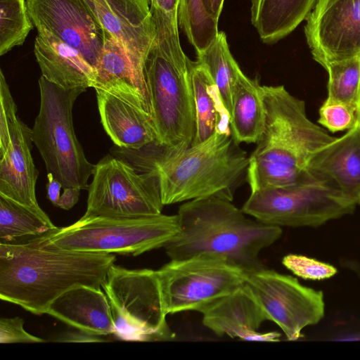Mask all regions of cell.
Instances as JSON below:
<instances>
[{
	"label": "cell",
	"instance_id": "obj_26",
	"mask_svg": "<svg viewBox=\"0 0 360 360\" xmlns=\"http://www.w3.org/2000/svg\"><path fill=\"white\" fill-rule=\"evenodd\" d=\"M56 228L48 215L0 195V243H20Z\"/></svg>",
	"mask_w": 360,
	"mask_h": 360
},
{
	"label": "cell",
	"instance_id": "obj_12",
	"mask_svg": "<svg viewBox=\"0 0 360 360\" xmlns=\"http://www.w3.org/2000/svg\"><path fill=\"white\" fill-rule=\"evenodd\" d=\"M245 283L267 320L276 323L288 340H297L304 328L317 324L324 316L322 291L301 284L295 277L262 268L248 271Z\"/></svg>",
	"mask_w": 360,
	"mask_h": 360
},
{
	"label": "cell",
	"instance_id": "obj_4",
	"mask_svg": "<svg viewBox=\"0 0 360 360\" xmlns=\"http://www.w3.org/2000/svg\"><path fill=\"white\" fill-rule=\"evenodd\" d=\"M179 231L164 248L170 259L210 254L250 271L264 268L259 255L282 235L281 227L251 219L231 200L207 197L185 202Z\"/></svg>",
	"mask_w": 360,
	"mask_h": 360
},
{
	"label": "cell",
	"instance_id": "obj_19",
	"mask_svg": "<svg viewBox=\"0 0 360 360\" xmlns=\"http://www.w3.org/2000/svg\"><path fill=\"white\" fill-rule=\"evenodd\" d=\"M34 53L41 76L65 89L94 87L95 68L83 55L47 30H37Z\"/></svg>",
	"mask_w": 360,
	"mask_h": 360
},
{
	"label": "cell",
	"instance_id": "obj_27",
	"mask_svg": "<svg viewBox=\"0 0 360 360\" xmlns=\"http://www.w3.org/2000/svg\"><path fill=\"white\" fill-rule=\"evenodd\" d=\"M196 54L197 60L207 68L221 105L229 117L233 90L240 68L230 51L225 32L219 31L211 44Z\"/></svg>",
	"mask_w": 360,
	"mask_h": 360
},
{
	"label": "cell",
	"instance_id": "obj_15",
	"mask_svg": "<svg viewBox=\"0 0 360 360\" xmlns=\"http://www.w3.org/2000/svg\"><path fill=\"white\" fill-rule=\"evenodd\" d=\"M144 64L145 60L108 33L95 68L93 88L112 94L151 115Z\"/></svg>",
	"mask_w": 360,
	"mask_h": 360
},
{
	"label": "cell",
	"instance_id": "obj_36",
	"mask_svg": "<svg viewBox=\"0 0 360 360\" xmlns=\"http://www.w3.org/2000/svg\"><path fill=\"white\" fill-rule=\"evenodd\" d=\"M80 191L75 188H63L56 207L65 210L73 207L79 200Z\"/></svg>",
	"mask_w": 360,
	"mask_h": 360
},
{
	"label": "cell",
	"instance_id": "obj_18",
	"mask_svg": "<svg viewBox=\"0 0 360 360\" xmlns=\"http://www.w3.org/2000/svg\"><path fill=\"white\" fill-rule=\"evenodd\" d=\"M308 172L360 205V118L312 158Z\"/></svg>",
	"mask_w": 360,
	"mask_h": 360
},
{
	"label": "cell",
	"instance_id": "obj_35",
	"mask_svg": "<svg viewBox=\"0 0 360 360\" xmlns=\"http://www.w3.org/2000/svg\"><path fill=\"white\" fill-rule=\"evenodd\" d=\"M54 341L63 342H105L106 340L101 338V335L90 334L77 329L76 331H70L61 335L58 339H56Z\"/></svg>",
	"mask_w": 360,
	"mask_h": 360
},
{
	"label": "cell",
	"instance_id": "obj_32",
	"mask_svg": "<svg viewBox=\"0 0 360 360\" xmlns=\"http://www.w3.org/2000/svg\"><path fill=\"white\" fill-rule=\"evenodd\" d=\"M282 264L294 275L305 280H325L338 272L332 264L300 255H287L283 258Z\"/></svg>",
	"mask_w": 360,
	"mask_h": 360
},
{
	"label": "cell",
	"instance_id": "obj_31",
	"mask_svg": "<svg viewBox=\"0 0 360 360\" xmlns=\"http://www.w3.org/2000/svg\"><path fill=\"white\" fill-rule=\"evenodd\" d=\"M319 113L318 122L333 133L349 130L359 121L356 107L328 98L321 106Z\"/></svg>",
	"mask_w": 360,
	"mask_h": 360
},
{
	"label": "cell",
	"instance_id": "obj_8",
	"mask_svg": "<svg viewBox=\"0 0 360 360\" xmlns=\"http://www.w3.org/2000/svg\"><path fill=\"white\" fill-rule=\"evenodd\" d=\"M102 287L115 325L114 335L129 341H162L174 338L166 319L157 271L128 269L115 264Z\"/></svg>",
	"mask_w": 360,
	"mask_h": 360
},
{
	"label": "cell",
	"instance_id": "obj_5",
	"mask_svg": "<svg viewBox=\"0 0 360 360\" xmlns=\"http://www.w3.org/2000/svg\"><path fill=\"white\" fill-rule=\"evenodd\" d=\"M40 108L32 140L51 173L63 188L88 189L95 165L89 162L75 135L72 109L84 88L65 89L43 76L39 79Z\"/></svg>",
	"mask_w": 360,
	"mask_h": 360
},
{
	"label": "cell",
	"instance_id": "obj_21",
	"mask_svg": "<svg viewBox=\"0 0 360 360\" xmlns=\"http://www.w3.org/2000/svg\"><path fill=\"white\" fill-rule=\"evenodd\" d=\"M205 327L219 336L250 341L266 316L250 288L244 283L202 312Z\"/></svg>",
	"mask_w": 360,
	"mask_h": 360
},
{
	"label": "cell",
	"instance_id": "obj_25",
	"mask_svg": "<svg viewBox=\"0 0 360 360\" xmlns=\"http://www.w3.org/2000/svg\"><path fill=\"white\" fill-rule=\"evenodd\" d=\"M191 77L195 108V135L191 145L203 142L219 129L230 130L229 115L220 102L214 81L206 66L190 61Z\"/></svg>",
	"mask_w": 360,
	"mask_h": 360
},
{
	"label": "cell",
	"instance_id": "obj_9",
	"mask_svg": "<svg viewBox=\"0 0 360 360\" xmlns=\"http://www.w3.org/2000/svg\"><path fill=\"white\" fill-rule=\"evenodd\" d=\"M356 206L352 200L309 172L292 185L251 191L242 210L271 226L316 227L352 214Z\"/></svg>",
	"mask_w": 360,
	"mask_h": 360
},
{
	"label": "cell",
	"instance_id": "obj_14",
	"mask_svg": "<svg viewBox=\"0 0 360 360\" xmlns=\"http://www.w3.org/2000/svg\"><path fill=\"white\" fill-rule=\"evenodd\" d=\"M26 3L37 30L50 31L96 68L108 32L83 0H26Z\"/></svg>",
	"mask_w": 360,
	"mask_h": 360
},
{
	"label": "cell",
	"instance_id": "obj_6",
	"mask_svg": "<svg viewBox=\"0 0 360 360\" xmlns=\"http://www.w3.org/2000/svg\"><path fill=\"white\" fill-rule=\"evenodd\" d=\"M179 231L176 214L117 218L82 217L49 233L50 241L66 250L136 256L164 248Z\"/></svg>",
	"mask_w": 360,
	"mask_h": 360
},
{
	"label": "cell",
	"instance_id": "obj_2",
	"mask_svg": "<svg viewBox=\"0 0 360 360\" xmlns=\"http://www.w3.org/2000/svg\"><path fill=\"white\" fill-rule=\"evenodd\" d=\"M50 232L0 243V298L36 315L46 314L53 300L73 287L101 288L115 262L114 254L60 248L50 241Z\"/></svg>",
	"mask_w": 360,
	"mask_h": 360
},
{
	"label": "cell",
	"instance_id": "obj_41",
	"mask_svg": "<svg viewBox=\"0 0 360 360\" xmlns=\"http://www.w3.org/2000/svg\"><path fill=\"white\" fill-rule=\"evenodd\" d=\"M358 114H359V117L360 118V89H359V95Z\"/></svg>",
	"mask_w": 360,
	"mask_h": 360
},
{
	"label": "cell",
	"instance_id": "obj_20",
	"mask_svg": "<svg viewBox=\"0 0 360 360\" xmlns=\"http://www.w3.org/2000/svg\"><path fill=\"white\" fill-rule=\"evenodd\" d=\"M46 314L90 334L103 336L115 332L108 300L98 288L73 287L55 299Z\"/></svg>",
	"mask_w": 360,
	"mask_h": 360
},
{
	"label": "cell",
	"instance_id": "obj_40",
	"mask_svg": "<svg viewBox=\"0 0 360 360\" xmlns=\"http://www.w3.org/2000/svg\"><path fill=\"white\" fill-rule=\"evenodd\" d=\"M341 265L360 278V261L344 259L341 262Z\"/></svg>",
	"mask_w": 360,
	"mask_h": 360
},
{
	"label": "cell",
	"instance_id": "obj_37",
	"mask_svg": "<svg viewBox=\"0 0 360 360\" xmlns=\"http://www.w3.org/2000/svg\"><path fill=\"white\" fill-rule=\"evenodd\" d=\"M150 8L162 13L179 15L181 0H148Z\"/></svg>",
	"mask_w": 360,
	"mask_h": 360
},
{
	"label": "cell",
	"instance_id": "obj_34",
	"mask_svg": "<svg viewBox=\"0 0 360 360\" xmlns=\"http://www.w3.org/2000/svg\"><path fill=\"white\" fill-rule=\"evenodd\" d=\"M23 320L18 317L0 319V342L5 343H41L45 340L32 335L23 327Z\"/></svg>",
	"mask_w": 360,
	"mask_h": 360
},
{
	"label": "cell",
	"instance_id": "obj_7",
	"mask_svg": "<svg viewBox=\"0 0 360 360\" xmlns=\"http://www.w3.org/2000/svg\"><path fill=\"white\" fill-rule=\"evenodd\" d=\"M190 61L176 60L153 41L144 64L157 143L172 149L190 146L195 108Z\"/></svg>",
	"mask_w": 360,
	"mask_h": 360
},
{
	"label": "cell",
	"instance_id": "obj_1",
	"mask_svg": "<svg viewBox=\"0 0 360 360\" xmlns=\"http://www.w3.org/2000/svg\"><path fill=\"white\" fill-rule=\"evenodd\" d=\"M110 153L153 178L164 205L207 197L232 201L249 163L231 131L221 129L185 148L172 149L154 141L139 149L115 146Z\"/></svg>",
	"mask_w": 360,
	"mask_h": 360
},
{
	"label": "cell",
	"instance_id": "obj_11",
	"mask_svg": "<svg viewBox=\"0 0 360 360\" xmlns=\"http://www.w3.org/2000/svg\"><path fill=\"white\" fill-rule=\"evenodd\" d=\"M82 217L134 218L162 214L163 203L153 178L112 153L95 165Z\"/></svg>",
	"mask_w": 360,
	"mask_h": 360
},
{
	"label": "cell",
	"instance_id": "obj_10",
	"mask_svg": "<svg viewBox=\"0 0 360 360\" xmlns=\"http://www.w3.org/2000/svg\"><path fill=\"white\" fill-rule=\"evenodd\" d=\"M167 314L202 312L245 283L248 271L210 254L171 261L156 271Z\"/></svg>",
	"mask_w": 360,
	"mask_h": 360
},
{
	"label": "cell",
	"instance_id": "obj_16",
	"mask_svg": "<svg viewBox=\"0 0 360 360\" xmlns=\"http://www.w3.org/2000/svg\"><path fill=\"white\" fill-rule=\"evenodd\" d=\"M102 27L146 60L155 37L148 0H83Z\"/></svg>",
	"mask_w": 360,
	"mask_h": 360
},
{
	"label": "cell",
	"instance_id": "obj_24",
	"mask_svg": "<svg viewBox=\"0 0 360 360\" xmlns=\"http://www.w3.org/2000/svg\"><path fill=\"white\" fill-rule=\"evenodd\" d=\"M260 85L257 78L250 79L239 71L229 115L231 134L238 143H257L263 131L265 112Z\"/></svg>",
	"mask_w": 360,
	"mask_h": 360
},
{
	"label": "cell",
	"instance_id": "obj_28",
	"mask_svg": "<svg viewBox=\"0 0 360 360\" xmlns=\"http://www.w3.org/2000/svg\"><path fill=\"white\" fill-rule=\"evenodd\" d=\"M179 25L196 53L206 49L218 34V21L205 11L202 0H181Z\"/></svg>",
	"mask_w": 360,
	"mask_h": 360
},
{
	"label": "cell",
	"instance_id": "obj_30",
	"mask_svg": "<svg viewBox=\"0 0 360 360\" xmlns=\"http://www.w3.org/2000/svg\"><path fill=\"white\" fill-rule=\"evenodd\" d=\"M325 70L328 74L327 98L358 109L360 56L330 63Z\"/></svg>",
	"mask_w": 360,
	"mask_h": 360
},
{
	"label": "cell",
	"instance_id": "obj_33",
	"mask_svg": "<svg viewBox=\"0 0 360 360\" xmlns=\"http://www.w3.org/2000/svg\"><path fill=\"white\" fill-rule=\"evenodd\" d=\"M18 108L13 98L2 70H0V156L10 142L9 125L17 115Z\"/></svg>",
	"mask_w": 360,
	"mask_h": 360
},
{
	"label": "cell",
	"instance_id": "obj_38",
	"mask_svg": "<svg viewBox=\"0 0 360 360\" xmlns=\"http://www.w3.org/2000/svg\"><path fill=\"white\" fill-rule=\"evenodd\" d=\"M46 197L54 205L57 206L60 197V190L63 188L62 184L58 181L51 173H47Z\"/></svg>",
	"mask_w": 360,
	"mask_h": 360
},
{
	"label": "cell",
	"instance_id": "obj_3",
	"mask_svg": "<svg viewBox=\"0 0 360 360\" xmlns=\"http://www.w3.org/2000/svg\"><path fill=\"white\" fill-rule=\"evenodd\" d=\"M265 123L249 156L251 191L292 185L309 174L314 155L336 137L311 121L305 103L283 85H260Z\"/></svg>",
	"mask_w": 360,
	"mask_h": 360
},
{
	"label": "cell",
	"instance_id": "obj_22",
	"mask_svg": "<svg viewBox=\"0 0 360 360\" xmlns=\"http://www.w3.org/2000/svg\"><path fill=\"white\" fill-rule=\"evenodd\" d=\"M95 90L101 122L115 146L139 149L157 141L150 113L108 91Z\"/></svg>",
	"mask_w": 360,
	"mask_h": 360
},
{
	"label": "cell",
	"instance_id": "obj_39",
	"mask_svg": "<svg viewBox=\"0 0 360 360\" xmlns=\"http://www.w3.org/2000/svg\"><path fill=\"white\" fill-rule=\"evenodd\" d=\"M206 12L218 21L221 13L224 0H202Z\"/></svg>",
	"mask_w": 360,
	"mask_h": 360
},
{
	"label": "cell",
	"instance_id": "obj_23",
	"mask_svg": "<svg viewBox=\"0 0 360 360\" xmlns=\"http://www.w3.org/2000/svg\"><path fill=\"white\" fill-rule=\"evenodd\" d=\"M251 23L260 39L275 44L290 34L309 14L316 0H250Z\"/></svg>",
	"mask_w": 360,
	"mask_h": 360
},
{
	"label": "cell",
	"instance_id": "obj_13",
	"mask_svg": "<svg viewBox=\"0 0 360 360\" xmlns=\"http://www.w3.org/2000/svg\"><path fill=\"white\" fill-rule=\"evenodd\" d=\"M306 21L307 42L324 69L360 56V0H316Z\"/></svg>",
	"mask_w": 360,
	"mask_h": 360
},
{
	"label": "cell",
	"instance_id": "obj_29",
	"mask_svg": "<svg viewBox=\"0 0 360 360\" xmlns=\"http://www.w3.org/2000/svg\"><path fill=\"white\" fill-rule=\"evenodd\" d=\"M34 26L25 0H0V56L21 46Z\"/></svg>",
	"mask_w": 360,
	"mask_h": 360
},
{
	"label": "cell",
	"instance_id": "obj_17",
	"mask_svg": "<svg viewBox=\"0 0 360 360\" xmlns=\"http://www.w3.org/2000/svg\"><path fill=\"white\" fill-rule=\"evenodd\" d=\"M9 134L8 148L0 156V195L41 215H47L36 198V183L39 172L31 155L32 129L17 115L10 123Z\"/></svg>",
	"mask_w": 360,
	"mask_h": 360
}]
</instances>
